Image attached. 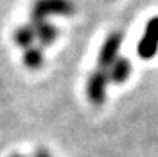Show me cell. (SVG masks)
Here are the masks:
<instances>
[{"label":"cell","mask_w":158,"mask_h":157,"mask_svg":"<svg viewBox=\"0 0 158 157\" xmlns=\"http://www.w3.org/2000/svg\"><path fill=\"white\" fill-rule=\"evenodd\" d=\"M138 57L143 60H151L158 52V15H154L148 20L144 33L137 45Z\"/></svg>","instance_id":"cell-2"},{"label":"cell","mask_w":158,"mask_h":157,"mask_svg":"<svg viewBox=\"0 0 158 157\" xmlns=\"http://www.w3.org/2000/svg\"><path fill=\"white\" fill-rule=\"evenodd\" d=\"M121 43H123V34L120 31H114L106 37L98 54V68L107 69L118 59V51L121 48Z\"/></svg>","instance_id":"cell-4"},{"label":"cell","mask_w":158,"mask_h":157,"mask_svg":"<svg viewBox=\"0 0 158 157\" xmlns=\"http://www.w3.org/2000/svg\"><path fill=\"white\" fill-rule=\"evenodd\" d=\"M107 83H109V77H107L106 69L98 68L89 76L88 83H86V96L92 105L100 106L105 103Z\"/></svg>","instance_id":"cell-3"},{"label":"cell","mask_w":158,"mask_h":157,"mask_svg":"<svg viewBox=\"0 0 158 157\" xmlns=\"http://www.w3.org/2000/svg\"><path fill=\"white\" fill-rule=\"evenodd\" d=\"M12 39L15 42V45L22 50H28L31 46H34V42L37 40L35 37V33H34V28L32 25H20L15 28L14 34H12Z\"/></svg>","instance_id":"cell-7"},{"label":"cell","mask_w":158,"mask_h":157,"mask_svg":"<svg viewBox=\"0 0 158 157\" xmlns=\"http://www.w3.org/2000/svg\"><path fill=\"white\" fill-rule=\"evenodd\" d=\"M34 157H52V156H51V153H49V151H46V150L40 148V150H37V151L34 153Z\"/></svg>","instance_id":"cell-9"},{"label":"cell","mask_w":158,"mask_h":157,"mask_svg":"<svg viewBox=\"0 0 158 157\" xmlns=\"http://www.w3.org/2000/svg\"><path fill=\"white\" fill-rule=\"evenodd\" d=\"M22 62L31 71L40 69L43 66V63H45V55H43L42 48L40 46H31V48L25 50L23 55H22Z\"/></svg>","instance_id":"cell-8"},{"label":"cell","mask_w":158,"mask_h":157,"mask_svg":"<svg viewBox=\"0 0 158 157\" xmlns=\"http://www.w3.org/2000/svg\"><path fill=\"white\" fill-rule=\"evenodd\" d=\"M11 157H25V156H22V154H14V156H11Z\"/></svg>","instance_id":"cell-10"},{"label":"cell","mask_w":158,"mask_h":157,"mask_svg":"<svg viewBox=\"0 0 158 157\" xmlns=\"http://www.w3.org/2000/svg\"><path fill=\"white\" fill-rule=\"evenodd\" d=\"M75 5L72 0H34L31 5V20H48L51 15H72Z\"/></svg>","instance_id":"cell-1"},{"label":"cell","mask_w":158,"mask_h":157,"mask_svg":"<svg viewBox=\"0 0 158 157\" xmlns=\"http://www.w3.org/2000/svg\"><path fill=\"white\" fill-rule=\"evenodd\" d=\"M106 71H107L109 82L117 83V85H121V83H124L131 77L132 65H131V62L126 57H118Z\"/></svg>","instance_id":"cell-6"},{"label":"cell","mask_w":158,"mask_h":157,"mask_svg":"<svg viewBox=\"0 0 158 157\" xmlns=\"http://www.w3.org/2000/svg\"><path fill=\"white\" fill-rule=\"evenodd\" d=\"M35 37L42 46H51L58 37V29L49 20H31Z\"/></svg>","instance_id":"cell-5"}]
</instances>
